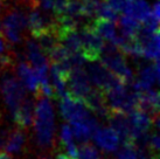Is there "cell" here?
<instances>
[{"label":"cell","instance_id":"cell-7","mask_svg":"<svg viewBox=\"0 0 160 159\" xmlns=\"http://www.w3.org/2000/svg\"><path fill=\"white\" fill-rule=\"evenodd\" d=\"M91 90V83L87 71L82 67H72L67 80V91L70 97L82 101Z\"/></svg>","mask_w":160,"mask_h":159},{"label":"cell","instance_id":"cell-10","mask_svg":"<svg viewBox=\"0 0 160 159\" xmlns=\"http://www.w3.org/2000/svg\"><path fill=\"white\" fill-rule=\"evenodd\" d=\"M34 105L35 101L31 97H25L17 111L12 115V119L17 126L22 129H31L34 121Z\"/></svg>","mask_w":160,"mask_h":159},{"label":"cell","instance_id":"cell-1","mask_svg":"<svg viewBox=\"0 0 160 159\" xmlns=\"http://www.w3.org/2000/svg\"><path fill=\"white\" fill-rule=\"evenodd\" d=\"M34 105V130L35 143L43 152L55 147V115L50 98L38 95Z\"/></svg>","mask_w":160,"mask_h":159},{"label":"cell","instance_id":"cell-22","mask_svg":"<svg viewBox=\"0 0 160 159\" xmlns=\"http://www.w3.org/2000/svg\"><path fill=\"white\" fill-rule=\"evenodd\" d=\"M0 159H15L13 156H11L7 152H4L2 150H0Z\"/></svg>","mask_w":160,"mask_h":159},{"label":"cell","instance_id":"cell-13","mask_svg":"<svg viewBox=\"0 0 160 159\" xmlns=\"http://www.w3.org/2000/svg\"><path fill=\"white\" fill-rule=\"evenodd\" d=\"M117 25L119 28L120 35L126 38V39H133L136 34H137L138 29L140 27V22L136 20L132 17L129 15H123L120 18L117 19Z\"/></svg>","mask_w":160,"mask_h":159},{"label":"cell","instance_id":"cell-16","mask_svg":"<svg viewBox=\"0 0 160 159\" xmlns=\"http://www.w3.org/2000/svg\"><path fill=\"white\" fill-rule=\"evenodd\" d=\"M74 135H72V130L69 124H63L61 126V131H60V146H63L72 141Z\"/></svg>","mask_w":160,"mask_h":159},{"label":"cell","instance_id":"cell-17","mask_svg":"<svg viewBox=\"0 0 160 159\" xmlns=\"http://www.w3.org/2000/svg\"><path fill=\"white\" fill-rule=\"evenodd\" d=\"M117 158L118 159H138L137 152H136V147L124 145V147L118 152Z\"/></svg>","mask_w":160,"mask_h":159},{"label":"cell","instance_id":"cell-9","mask_svg":"<svg viewBox=\"0 0 160 159\" xmlns=\"http://www.w3.org/2000/svg\"><path fill=\"white\" fill-rule=\"evenodd\" d=\"M92 138L98 147L104 152H115L118 150L120 141L119 136L111 126H104V128L98 126V129L92 135Z\"/></svg>","mask_w":160,"mask_h":159},{"label":"cell","instance_id":"cell-6","mask_svg":"<svg viewBox=\"0 0 160 159\" xmlns=\"http://www.w3.org/2000/svg\"><path fill=\"white\" fill-rule=\"evenodd\" d=\"M87 75L89 77L90 83H92L97 89L105 93L109 89L113 88L115 85L123 83L117 76H115L111 71L104 67L98 61L90 62L87 67Z\"/></svg>","mask_w":160,"mask_h":159},{"label":"cell","instance_id":"cell-12","mask_svg":"<svg viewBox=\"0 0 160 159\" xmlns=\"http://www.w3.org/2000/svg\"><path fill=\"white\" fill-rule=\"evenodd\" d=\"M87 23H88L91 28H93L95 31L97 32L103 39L107 40L108 42L113 44L116 38L118 36L117 28H116V25L113 21H109V20H105V19L96 17V18L89 20Z\"/></svg>","mask_w":160,"mask_h":159},{"label":"cell","instance_id":"cell-4","mask_svg":"<svg viewBox=\"0 0 160 159\" xmlns=\"http://www.w3.org/2000/svg\"><path fill=\"white\" fill-rule=\"evenodd\" d=\"M14 71L15 69L0 74V93L5 106L11 115L17 111L21 102L27 96L26 87L14 74Z\"/></svg>","mask_w":160,"mask_h":159},{"label":"cell","instance_id":"cell-18","mask_svg":"<svg viewBox=\"0 0 160 159\" xmlns=\"http://www.w3.org/2000/svg\"><path fill=\"white\" fill-rule=\"evenodd\" d=\"M11 130H12V128L8 126V125H6L5 122L0 123V150H4L5 149L9 133H11Z\"/></svg>","mask_w":160,"mask_h":159},{"label":"cell","instance_id":"cell-19","mask_svg":"<svg viewBox=\"0 0 160 159\" xmlns=\"http://www.w3.org/2000/svg\"><path fill=\"white\" fill-rule=\"evenodd\" d=\"M126 1L128 0H108V3L110 4V6L116 12H123V8H124Z\"/></svg>","mask_w":160,"mask_h":159},{"label":"cell","instance_id":"cell-15","mask_svg":"<svg viewBox=\"0 0 160 159\" xmlns=\"http://www.w3.org/2000/svg\"><path fill=\"white\" fill-rule=\"evenodd\" d=\"M77 149V159H101L99 151L90 141L81 143L80 147Z\"/></svg>","mask_w":160,"mask_h":159},{"label":"cell","instance_id":"cell-8","mask_svg":"<svg viewBox=\"0 0 160 159\" xmlns=\"http://www.w3.org/2000/svg\"><path fill=\"white\" fill-rule=\"evenodd\" d=\"M5 150L7 153L15 157H25L29 152V135L27 132V129L12 128L8 136Z\"/></svg>","mask_w":160,"mask_h":159},{"label":"cell","instance_id":"cell-24","mask_svg":"<svg viewBox=\"0 0 160 159\" xmlns=\"http://www.w3.org/2000/svg\"><path fill=\"white\" fill-rule=\"evenodd\" d=\"M38 159H49V158L47 157V156H41V157H39Z\"/></svg>","mask_w":160,"mask_h":159},{"label":"cell","instance_id":"cell-14","mask_svg":"<svg viewBox=\"0 0 160 159\" xmlns=\"http://www.w3.org/2000/svg\"><path fill=\"white\" fill-rule=\"evenodd\" d=\"M96 17L109 20V21L116 22L117 19H118V12H116L115 9L112 8L110 4L108 3V0H102V1L97 3Z\"/></svg>","mask_w":160,"mask_h":159},{"label":"cell","instance_id":"cell-23","mask_svg":"<svg viewBox=\"0 0 160 159\" xmlns=\"http://www.w3.org/2000/svg\"><path fill=\"white\" fill-rule=\"evenodd\" d=\"M4 122V112H2V109L0 108V123Z\"/></svg>","mask_w":160,"mask_h":159},{"label":"cell","instance_id":"cell-20","mask_svg":"<svg viewBox=\"0 0 160 159\" xmlns=\"http://www.w3.org/2000/svg\"><path fill=\"white\" fill-rule=\"evenodd\" d=\"M151 13L152 15L157 19V20H159L160 19V6H159V1H157L154 3L153 5V9H151Z\"/></svg>","mask_w":160,"mask_h":159},{"label":"cell","instance_id":"cell-2","mask_svg":"<svg viewBox=\"0 0 160 159\" xmlns=\"http://www.w3.org/2000/svg\"><path fill=\"white\" fill-rule=\"evenodd\" d=\"M0 32L12 47L23 44L29 35L27 22V8L22 5L8 3L0 14Z\"/></svg>","mask_w":160,"mask_h":159},{"label":"cell","instance_id":"cell-11","mask_svg":"<svg viewBox=\"0 0 160 159\" xmlns=\"http://www.w3.org/2000/svg\"><path fill=\"white\" fill-rule=\"evenodd\" d=\"M14 69L17 70L19 80L22 82L27 90L34 93V95H35L38 89H39V80L36 77L34 68L26 60H21L18 63H15Z\"/></svg>","mask_w":160,"mask_h":159},{"label":"cell","instance_id":"cell-5","mask_svg":"<svg viewBox=\"0 0 160 159\" xmlns=\"http://www.w3.org/2000/svg\"><path fill=\"white\" fill-rule=\"evenodd\" d=\"M78 33L81 39V54L83 55L84 60L88 62L98 61L103 46L105 44L103 38L88 23H84L81 27Z\"/></svg>","mask_w":160,"mask_h":159},{"label":"cell","instance_id":"cell-21","mask_svg":"<svg viewBox=\"0 0 160 159\" xmlns=\"http://www.w3.org/2000/svg\"><path fill=\"white\" fill-rule=\"evenodd\" d=\"M55 159H75V158H72V157H70V156L68 155V153L58 152V155H56V157H55Z\"/></svg>","mask_w":160,"mask_h":159},{"label":"cell","instance_id":"cell-3","mask_svg":"<svg viewBox=\"0 0 160 159\" xmlns=\"http://www.w3.org/2000/svg\"><path fill=\"white\" fill-rule=\"evenodd\" d=\"M104 67H107L115 76L126 85H130L134 81L132 69H130L126 61V55L116 44L108 42L104 44L99 60Z\"/></svg>","mask_w":160,"mask_h":159}]
</instances>
